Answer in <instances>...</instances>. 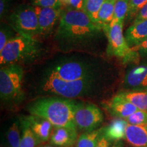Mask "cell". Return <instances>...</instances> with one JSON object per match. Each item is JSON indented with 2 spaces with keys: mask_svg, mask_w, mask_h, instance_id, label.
I'll list each match as a JSON object with an SVG mask.
<instances>
[{
  "mask_svg": "<svg viewBox=\"0 0 147 147\" xmlns=\"http://www.w3.org/2000/svg\"><path fill=\"white\" fill-rule=\"evenodd\" d=\"M104 31L83 10L63 8L55 34L59 49L63 52L87 49L102 37Z\"/></svg>",
  "mask_w": 147,
  "mask_h": 147,
  "instance_id": "6da1fadb",
  "label": "cell"
},
{
  "mask_svg": "<svg viewBox=\"0 0 147 147\" xmlns=\"http://www.w3.org/2000/svg\"><path fill=\"white\" fill-rule=\"evenodd\" d=\"M80 102L58 96H45L36 99L27 106V110L50 121L55 127L76 128L75 113Z\"/></svg>",
  "mask_w": 147,
  "mask_h": 147,
  "instance_id": "7a4b0ae2",
  "label": "cell"
},
{
  "mask_svg": "<svg viewBox=\"0 0 147 147\" xmlns=\"http://www.w3.org/2000/svg\"><path fill=\"white\" fill-rule=\"evenodd\" d=\"M102 78L64 80L54 77L42 76L40 93L45 96H58L67 99L93 98L101 93Z\"/></svg>",
  "mask_w": 147,
  "mask_h": 147,
  "instance_id": "3957f363",
  "label": "cell"
},
{
  "mask_svg": "<svg viewBox=\"0 0 147 147\" xmlns=\"http://www.w3.org/2000/svg\"><path fill=\"white\" fill-rule=\"evenodd\" d=\"M45 49L36 38L17 34L0 52L1 67L11 64H32L41 59Z\"/></svg>",
  "mask_w": 147,
  "mask_h": 147,
  "instance_id": "277c9868",
  "label": "cell"
},
{
  "mask_svg": "<svg viewBox=\"0 0 147 147\" xmlns=\"http://www.w3.org/2000/svg\"><path fill=\"white\" fill-rule=\"evenodd\" d=\"M43 76L71 81L102 78V71L101 65L93 61L66 59L55 62L49 66Z\"/></svg>",
  "mask_w": 147,
  "mask_h": 147,
  "instance_id": "5b68a950",
  "label": "cell"
},
{
  "mask_svg": "<svg viewBox=\"0 0 147 147\" xmlns=\"http://www.w3.org/2000/svg\"><path fill=\"white\" fill-rule=\"evenodd\" d=\"M24 69L21 65L11 64L0 69L1 102L8 109H14L25 99L23 89Z\"/></svg>",
  "mask_w": 147,
  "mask_h": 147,
  "instance_id": "8992f818",
  "label": "cell"
},
{
  "mask_svg": "<svg viewBox=\"0 0 147 147\" xmlns=\"http://www.w3.org/2000/svg\"><path fill=\"white\" fill-rule=\"evenodd\" d=\"M123 22L110 23L103 28L108 40L106 53L108 56L119 59L124 64L138 63L140 57L128 45L123 32Z\"/></svg>",
  "mask_w": 147,
  "mask_h": 147,
  "instance_id": "52a82bcc",
  "label": "cell"
},
{
  "mask_svg": "<svg viewBox=\"0 0 147 147\" xmlns=\"http://www.w3.org/2000/svg\"><path fill=\"white\" fill-rule=\"evenodd\" d=\"M9 25L18 34L36 38L39 26L34 5L22 4L14 9L9 16Z\"/></svg>",
  "mask_w": 147,
  "mask_h": 147,
  "instance_id": "ba28073f",
  "label": "cell"
},
{
  "mask_svg": "<svg viewBox=\"0 0 147 147\" xmlns=\"http://www.w3.org/2000/svg\"><path fill=\"white\" fill-rule=\"evenodd\" d=\"M74 121L78 131H93L102 124L104 114L95 104L80 102L75 113Z\"/></svg>",
  "mask_w": 147,
  "mask_h": 147,
  "instance_id": "9c48e42d",
  "label": "cell"
},
{
  "mask_svg": "<svg viewBox=\"0 0 147 147\" xmlns=\"http://www.w3.org/2000/svg\"><path fill=\"white\" fill-rule=\"evenodd\" d=\"M123 88L129 91H147V59L130 64L123 78Z\"/></svg>",
  "mask_w": 147,
  "mask_h": 147,
  "instance_id": "30bf717a",
  "label": "cell"
},
{
  "mask_svg": "<svg viewBox=\"0 0 147 147\" xmlns=\"http://www.w3.org/2000/svg\"><path fill=\"white\" fill-rule=\"evenodd\" d=\"M34 7L38 18V36L47 38L51 36L55 30L56 32L61 17L63 8H42L36 5Z\"/></svg>",
  "mask_w": 147,
  "mask_h": 147,
  "instance_id": "8fae6325",
  "label": "cell"
},
{
  "mask_svg": "<svg viewBox=\"0 0 147 147\" xmlns=\"http://www.w3.org/2000/svg\"><path fill=\"white\" fill-rule=\"evenodd\" d=\"M107 108L113 117L125 119L138 110L136 106L118 93L108 101Z\"/></svg>",
  "mask_w": 147,
  "mask_h": 147,
  "instance_id": "7c38bea8",
  "label": "cell"
},
{
  "mask_svg": "<svg viewBox=\"0 0 147 147\" xmlns=\"http://www.w3.org/2000/svg\"><path fill=\"white\" fill-rule=\"evenodd\" d=\"M78 139L76 128L55 127L50 139V144L59 147H71Z\"/></svg>",
  "mask_w": 147,
  "mask_h": 147,
  "instance_id": "4fadbf2b",
  "label": "cell"
},
{
  "mask_svg": "<svg viewBox=\"0 0 147 147\" xmlns=\"http://www.w3.org/2000/svg\"><path fill=\"white\" fill-rule=\"evenodd\" d=\"M31 128L36 134L40 143L51 139L55 127L50 121L36 115L26 116Z\"/></svg>",
  "mask_w": 147,
  "mask_h": 147,
  "instance_id": "5bb4252c",
  "label": "cell"
},
{
  "mask_svg": "<svg viewBox=\"0 0 147 147\" xmlns=\"http://www.w3.org/2000/svg\"><path fill=\"white\" fill-rule=\"evenodd\" d=\"M124 36L129 47L142 43L147 38V19L132 23L126 29Z\"/></svg>",
  "mask_w": 147,
  "mask_h": 147,
  "instance_id": "9a60e30c",
  "label": "cell"
},
{
  "mask_svg": "<svg viewBox=\"0 0 147 147\" xmlns=\"http://www.w3.org/2000/svg\"><path fill=\"white\" fill-rule=\"evenodd\" d=\"M129 125L125 119L116 118L108 125L103 127L102 135L110 142H117L125 139L126 128Z\"/></svg>",
  "mask_w": 147,
  "mask_h": 147,
  "instance_id": "2e32d148",
  "label": "cell"
},
{
  "mask_svg": "<svg viewBox=\"0 0 147 147\" xmlns=\"http://www.w3.org/2000/svg\"><path fill=\"white\" fill-rule=\"evenodd\" d=\"M125 139L134 147H147V130L144 126L129 124Z\"/></svg>",
  "mask_w": 147,
  "mask_h": 147,
  "instance_id": "e0dca14e",
  "label": "cell"
},
{
  "mask_svg": "<svg viewBox=\"0 0 147 147\" xmlns=\"http://www.w3.org/2000/svg\"><path fill=\"white\" fill-rule=\"evenodd\" d=\"M21 128V140L20 147H38L41 144L31 128L26 116L19 118Z\"/></svg>",
  "mask_w": 147,
  "mask_h": 147,
  "instance_id": "ac0fdd59",
  "label": "cell"
},
{
  "mask_svg": "<svg viewBox=\"0 0 147 147\" xmlns=\"http://www.w3.org/2000/svg\"><path fill=\"white\" fill-rule=\"evenodd\" d=\"M118 94L129 101L138 110L147 112V91H119Z\"/></svg>",
  "mask_w": 147,
  "mask_h": 147,
  "instance_id": "d6986e66",
  "label": "cell"
},
{
  "mask_svg": "<svg viewBox=\"0 0 147 147\" xmlns=\"http://www.w3.org/2000/svg\"><path fill=\"white\" fill-rule=\"evenodd\" d=\"M103 127L82 133L78 138L75 147H95L102 137Z\"/></svg>",
  "mask_w": 147,
  "mask_h": 147,
  "instance_id": "ffe728a7",
  "label": "cell"
},
{
  "mask_svg": "<svg viewBox=\"0 0 147 147\" xmlns=\"http://www.w3.org/2000/svg\"><path fill=\"white\" fill-rule=\"evenodd\" d=\"M116 1L117 0H106L103 3L98 14V24L102 29L109 25L113 21Z\"/></svg>",
  "mask_w": 147,
  "mask_h": 147,
  "instance_id": "44dd1931",
  "label": "cell"
},
{
  "mask_svg": "<svg viewBox=\"0 0 147 147\" xmlns=\"http://www.w3.org/2000/svg\"><path fill=\"white\" fill-rule=\"evenodd\" d=\"M21 123L19 120L14 121L7 131V139L9 145L12 147H20L21 140Z\"/></svg>",
  "mask_w": 147,
  "mask_h": 147,
  "instance_id": "7402d4cb",
  "label": "cell"
},
{
  "mask_svg": "<svg viewBox=\"0 0 147 147\" xmlns=\"http://www.w3.org/2000/svg\"><path fill=\"white\" fill-rule=\"evenodd\" d=\"M105 1L106 0H87L84 3L83 11L97 24H98L99 12Z\"/></svg>",
  "mask_w": 147,
  "mask_h": 147,
  "instance_id": "603a6c76",
  "label": "cell"
},
{
  "mask_svg": "<svg viewBox=\"0 0 147 147\" xmlns=\"http://www.w3.org/2000/svg\"><path fill=\"white\" fill-rule=\"evenodd\" d=\"M129 0H117L115 5L114 17L111 23H120L125 21L127 16Z\"/></svg>",
  "mask_w": 147,
  "mask_h": 147,
  "instance_id": "cb8c5ba5",
  "label": "cell"
},
{
  "mask_svg": "<svg viewBox=\"0 0 147 147\" xmlns=\"http://www.w3.org/2000/svg\"><path fill=\"white\" fill-rule=\"evenodd\" d=\"M18 34L10 25L1 24L0 29V52L3 51L8 42Z\"/></svg>",
  "mask_w": 147,
  "mask_h": 147,
  "instance_id": "d4e9b609",
  "label": "cell"
},
{
  "mask_svg": "<svg viewBox=\"0 0 147 147\" xmlns=\"http://www.w3.org/2000/svg\"><path fill=\"white\" fill-rule=\"evenodd\" d=\"M125 120L130 125L145 127L147 125V112L138 110L136 112L126 118Z\"/></svg>",
  "mask_w": 147,
  "mask_h": 147,
  "instance_id": "484cf974",
  "label": "cell"
},
{
  "mask_svg": "<svg viewBox=\"0 0 147 147\" xmlns=\"http://www.w3.org/2000/svg\"><path fill=\"white\" fill-rule=\"evenodd\" d=\"M147 3V0H129V10L127 18L131 19L135 18L138 12L140 10L144 5Z\"/></svg>",
  "mask_w": 147,
  "mask_h": 147,
  "instance_id": "4316f807",
  "label": "cell"
},
{
  "mask_svg": "<svg viewBox=\"0 0 147 147\" xmlns=\"http://www.w3.org/2000/svg\"><path fill=\"white\" fill-rule=\"evenodd\" d=\"M32 5L42 8H63L60 0H32Z\"/></svg>",
  "mask_w": 147,
  "mask_h": 147,
  "instance_id": "83f0119b",
  "label": "cell"
},
{
  "mask_svg": "<svg viewBox=\"0 0 147 147\" xmlns=\"http://www.w3.org/2000/svg\"><path fill=\"white\" fill-rule=\"evenodd\" d=\"M63 8L83 10L84 0H60Z\"/></svg>",
  "mask_w": 147,
  "mask_h": 147,
  "instance_id": "f1b7e54d",
  "label": "cell"
},
{
  "mask_svg": "<svg viewBox=\"0 0 147 147\" xmlns=\"http://www.w3.org/2000/svg\"><path fill=\"white\" fill-rule=\"evenodd\" d=\"M131 48L136 51L140 58H147V38L140 45Z\"/></svg>",
  "mask_w": 147,
  "mask_h": 147,
  "instance_id": "f546056e",
  "label": "cell"
},
{
  "mask_svg": "<svg viewBox=\"0 0 147 147\" xmlns=\"http://www.w3.org/2000/svg\"><path fill=\"white\" fill-rule=\"evenodd\" d=\"M12 0H0V18L2 20L8 13Z\"/></svg>",
  "mask_w": 147,
  "mask_h": 147,
  "instance_id": "4dcf8cb0",
  "label": "cell"
},
{
  "mask_svg": "<svg viewBox=\"0 0 147 147\" xmlns=\"http://www.w3.org/2000/svg\"><path fill=\"white\" fill-rule=\"evenodd\" d=\"M147 19V3H146L140 10L138 12V14L136 15L135 18H134L133 23H136L142 20Z\"/></svg>",
  "mask_w": 147,
  "mask_h": 147,
  "instance_id": "1f68e13d",
  "label": "cell"
},
{
  "mask_svg": "<svg viewBox=\"0 0 147 147\" xmlns=\"http://www.w3.org/2000/svg\"><path fill=\"white\" fill-rule=\"evenodd\" d=\"M110 141L104 137V136H102L100 138V140H99L98 143H97V146L95 147H110Z\"/></svg>",
  "mask_w": 147,
  "mask_h": 147,
  "instance_id": "d6a6232c",
  "label": "cell"
},
{
  "mask_svg": "<svg viewBox=\"0 0 147 147\" xmlns=\"http://www.w3.org/2000/svg\"><path fill=\"white\" fill-rule=\"evenodd\" d=\"M112 147H123V143L121 142V141H117V142H115Z\"/></svg>",
  "mask_w": 147,
  "mask_h": 147,
  "instance_id": "836d02e7",
  "label": "cell"
},
{
  "mask_svg": "<svg viewBox=\"0 0 147 147\" xmlns=\"http://www.w3.org/2000/svg\"><path fill=\"white\" fill-rule=\"evenodd\" d=\"M38 147H59V146H54V145H41V146H38Z\"/></svg>",
  "mask_w": 147,
  "mask_h": 147,
  "instance_id": "e575fe53",
  "label": "cell"
},
{
  "mask_svg": "<svg viewBox=\"0 0 147 147\" xmlns=\"http://www.w3.org/2000/svg\"><path fill=\"white\" fill-rule=\"evenodd\" d=\"M3 147H12L11 146H10V145H9V146H3Z\"/></svg>",
  "mask_w": 147,
  "mask_h": 147,
  "instance_id": "d590c367",
  "label": "cell"
},
{
  "mask_svg": "<svg viewBox=\"0 0 147 147\" xmlns=\"http://www.w3.org/2000/svg\"><path fill=\"white\" fill-rule=\"evenodd\" d=\"M145 128H146V129L147 130V125H146V126H145Z\"/></svg>",
  "mask_w": 147,
  "mask_h": 147,
  "instance_id": "8d00e7d4",
  "label": "cell"
},
{
  "mask_svg": "<svg viewBox=\"0 0 147 147\" xmlns=\"http://www.w3.org/2000/svg\"><path fill=\"white\" fill-rule=\"evenodd\" d=\"M84 2H85V1H87V0H84Z\"/></svg>",
  "mask_w": 147,
  "mask_h": 147,
  "instance_id": "74e56055",
  "label": "cell"
}]
</instances>
